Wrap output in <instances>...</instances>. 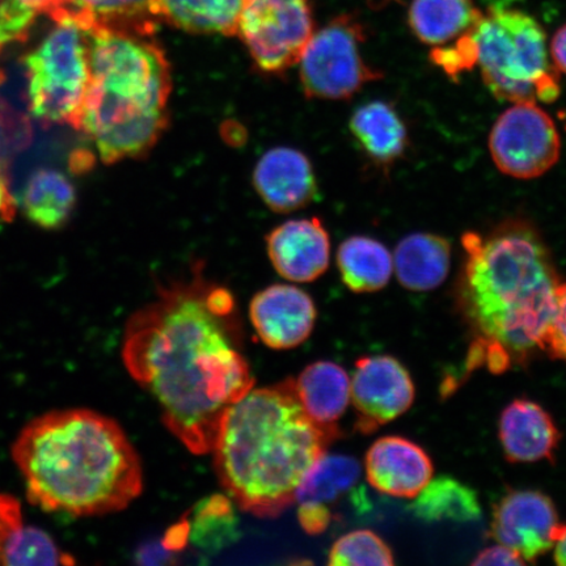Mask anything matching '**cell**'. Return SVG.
<instances>
[{
  "mask_svg": "<svg viewBox=\"0 0 566 566\" xmlns=\"http://www.w3.org/2000/svg\"><path fill=\"white\" fill-rule=\"evenodd\" d=\"M394 563L391 548L369 530L353 531L339 537L328 560L334 566H391Z\"/></svg>",
  "mask_w": 566,
  "mask_h": 566,
  "instance_id": "obj_30",
  "label": "cell"
},
{
  "mask_svg": "<svg viewBox=\"0 0 566 566\" xmlns=\"http://www.w3.org/2000/svg\"><path fill=\"white\" fill-rule=\"evenodd\" d=\"M84 31L91 77L80 130L105 165L144 158L168 126L172 75L167 55L154 35Z\"/></svg>",
  "mask_w": 566,
  "mask_h": 566,
  "instance_id": "obj_5",
  "label": "cell"
},
{
  "mask_svg": "<svg viewBox=\"0 0 566 566\" xmlns=\"http://www.w3.org/2000/svg\"><path fill=\"white\" fill-rule=\"evenodd\" d=\"M485 86L509 103H554L560 71L552 65L546 33L525 12L494 10L471 31Z\"/></svg>",
  "mask_w": 566,
  "mask_h": 566,
  "instance_id": "obj_6",
  "label": "cell"
},
{
  "mask_svg": "<svg viewBox=\"0 0 566 566\" xmlns=\"http://www.w3.org/2000/svg\"><path fill=\"white\" fill-rule=\"evenodd\" d=\"M412 511L428 522H470L478 520L481 514L476 493L451 478L430 480L416 495Z\"/></svg>",
  "mask_w": 566,
  "mask_h": 566,
  "instance_id": "obj_27",
  "label": "cell"
},
{
  "mask_svg": "<svg viewBox=\"0 0 566 566\" xmlns=\"http://www.w3.org/2000/svg\"><path fill=\"white\" fill-rule=\"evenodd\" d=\"M336 438L310 419L295 379L252 388L226 413L214 448L216 472L242 511L277 518Z\"/></svg>",
  "mask_w": 566,
  "mask_h": 566,
  "instance_id": "obj_4",
  "label": "cell"
},
{
  "mask_svg": "<svg viewBox=\"0 0 566 566\" xmlns=\"http://www.w3.org/2000/svg\"><path fill=\"white\" fill-rule=\"evenodd\" d=\"M23 526V511L18 499L0 493V555L7 541Z\"/></svg>",
  "mask_w": 566,
  "mask_h": 566,
  "instance_id": "obj_33",
  "label": "cell"
},
{
  "mask_svg": "<svg viewBox=\"0 0 566 566\" xmlns=\"http://www.w3.org/2000/svg\"><path fill=\"white\" fill-rule=\"evenodd\" d=\"M363 475L358 460L345 455H323L307 471L295 492L298 520L308 535L325 533L336 520L334 507L357 492Z\"/></svg>",
  "mask_w": 566,
  "mask_h": 566,
  "instance_id": "obj_14",
  "label": "cell"
},
{
  "mask_svg": "<svg viewBox=\"0 0 566 566\" xmlns=\"http://www.w3.org/2000/svg\"><path fill=\"white\" fill-rule=\"evenodd\" d=\"M526 564L515 551L502 546L490 547L479 554L472 565H523Z\"/></svg>",
  "mask_w": 566,
  "mask_h": 566,
  "instance_id": "obj_34",
  "label": "cell"
},
{
  "mask_svg": "<svg viewBox=\"0 0 566 566\" xmlns=\"http://www.w3.org/2000/svg\"><path fill=\"white\" fill-rule=\"evenodd\" d=\"M54 23L44 41L24 56L31 112L44 122L80 130L91 77L87 34L71 20Z\"/></svg>",
  "mask_w": 566,
  "mask_h": 566,
  "instance_id": "obj_7",
  "label": "cell"
},
{
  "mask_svg": "<svg viewBox=\"0 0 566 566\" xmlns=\"http://www.w3.org/2000/svg\"><path fill=\"white\" fill-rule=\"evenodd\" d=\"M483 17L472 0H413L408 20L417 39L438 48L472 31Z\"/></svg>",
  "mask_w": 566,
  "mask_h": 566,
  "instance_id": "obj_24",
  "label": "cell"
},
{
  "mask_svg": "<svg viewBox=\"0 0 566 566\" xmlns=\"http://www.w3.org/2000/svg\"><path fill=\"white\" fill-rule=\"evenodd\" d=\"M555 547V562L558 565L566 566V526L563 531L560 539L556 542Z\"/></svg>",
  "mask_w": 566,
  "mask_h": 566,
  "instance_id": "obj_37",
  "label": "cell"
},
{
  "mask_svg": "<svg viewBox=\"0 0 566 566\" xmlns=\"http://www.w3.org/2000/svg\"><path fill=\"white\" fill-rule=\"evenodd\" d=\"M0 564L67 565L74 564V558L61 551L45 531L23 525L4 544Z\"/></svg>",
  "mask_w": 566,
  "mask_h": 566,
  "instance_id": "obj_29",
  "label": "cell"
},
{
  "mask_svg": "<svg viewBox=\"0 0 566 566\" xmlns=\"http://www.w3.org/2000/svg\"><path fill=\"white\" fill-rule=\"evenodd\" d=\"M551 54L556 69L566 74V24L556 32L552 40Z\"/></svg>",
  "mask_w": 566,
  "mask_h": 566,
  "instance_id": "obj_36",
  "label": "cell"
},
{
  "mask_svg": "<svg viewBox=\"0 0 566 566\" xmlns=\"http://www.w3.org/2000/svg\"><path fill=\"white\" fill-rule=\"evenodd\" d=\"M415 400V386L406 367L388 356L357 360L350 379V401L358 416L357 428L371 433L407 412Z\"/></svg>",
  "mask_w": 566,
  "mask_h": 566,
  "instance_id": "obj_12",
  "label": "cell"
},
{
  "mask_svg": "<svg viewBox=\"0 0 566 566\" xmlns=\"http://www.w3.org/2000/svg\"><path fill=\"white\" fill-rule=\"evenodd\" d=\"M460 302L479 338L473 346L493 373L546 348L558 281L539 233L509 222L463 237Z\"/></svg>",
  "mask_w": 566,
  "mask_h": 566,
  "instance_id": "obj_3",
  "label": "cell"
},
{
  "mask_svg": "<svg viewBox=\"0 0 566 566\" xmlns=\"http://www.w3.org/2000/svg\"><path fill=\"white\" fill-rule=\"evenodd\" d=\"M6 76L2 70H0V86H2V83L4 82Z\"/></svg>",
  "mask_w": 566,
  "mask_h": 566,
  "instance_id": "obj_38",
  "label": "cell"
},
{
  "mask_svg": "<svg viewBox=\"0 0 566 566\" xmlns=\"http://www.w3.org/2000/svg\"><path fill=\"white\" fill-rule=\"evenodd\" d=\"M490 151L502 174L535 179L560 158L562 142L548 113L536 103H515L492 127Z\"/></svg>",
  "mask_w": 566,
  "mask_h": 566,
  "instance_id": "obj_10",
  "label": "cell"
},
{
  "mask_svg": "<svg viewBox=\"0 0 566 566\" xmlns=\"http://www.w3.org/2000/svg\"><path fill=\"white\" fill-rule=\"evenodd\" d=\"M295 388L310 419L337 438V422L350 402L348 373L337 364L321 360L300 374Z\"/></svg>",
  "mask_w": 566,
  "mask_h": 566,
  "instance_id": "obj_20",
  "label": "cell"
},
{
  "mask_svg": "<svg viewBox=\"0 0 566 566\" xmlns=\"http://www.w3.org/2000/svg\"><path fill=\"white\" fill-rule=\"evenodd\" d=\"M350 132L367 157L381 166L401 158L408 145L405 123L384 102L359 106L350 118Z\"/></svg>",
  "mask_w": 566,
  "mask_h": 566,
  "instance_id": "obj_23",
  "label": "cell"
},
{
  "mask_svg": "<svg viewBox=\"0 0 566 566\" xmlns=\"http://www.w3.org/2000/svg\"><path fill=\"white\" fill-rule=\"evenodd\" d=\"M238 315L230 290L198 264L189 279L159 285L126 323V370L196 455L212 451L226 413L254 386Z\"/></svg>",
  "mask_w": 566,
  "mask_h": 566,
  "instance_id": "obj_1",
  "label": "cell"
},
{
  "mask_svg": "<svg viewBox=\"0 0 566 566\" xmlns=\"http://www.w3.org/2000/svg\"><path fill=\"white\" fill-rule=\"evenodd\" d=\"M75 203L76 193L73 184L55 169H39L27 182L23 210L27 218L41 229H61L69 221Z\"/></svg>",
  "mask_w": 566,
  "mask_h": 566,
  "instance_id": "obj_26",
  "label": "cell"
},
{
  "mask_svg": "<svg viewBox=\"0 0 566 566\" xmlns=\"http://www.w3.org/2000/svg\"><path fill=\"white\" fill-rule=\"evenodd\" d=\"M433 476V463L419 444L385 437L366 454V478L374 490L394 497L415 499Z\"/></svg>",
  "mask_w": 566,
  "mask_h": 566,
  "instance_id": "obj_17",
  "label": "cell"
},
{
  "mask_svg": "<svg viewBox=\"0 0 566 566\" xmlns=\"http://www.w3.org/2000/svg\"><path fill=\"white\" fill-rule=\"evenodd\" d=\"M32 505L75 518L124 511L144 490L136 449L118 422L95 410H51L11 446Z\"/></svg>",
  "mask_w": 566,
  "mask_h": 566,
  "instance_id": "obj_2",
  "label": "cell"
},
{
  "mask_svg": "<svg viewBox=\"0 0 566 566\" xmlns=\"http://www.w3.org/2000/svg\"><path fill=\"white\" fill-rule=\"evenodd\" d=\"M364 28L350 17L332 20L314 32L300 59L304 94L323 101H345L381 74L360 55Z\"/></svg>",
  "mask_w": 566,
  "mask_h": 566,
  "instance_id": "obj_8",
  "label": "cell"
},
{
  "mask_svg": "<svg viewBox=\"0 0 566 566\" xmlns=\"http://www.w3.org/2000/svg\"><path fill=\"white\" fill-rule=\"evenodd\" d=\"M189 535L197 547L208 551H217L232 542L237 536V520L231 501L219 494L201 501L195 509Z\"/></svg>",
  "mask_w": 566,
  "mask_h": 566,
  "instance_id": "obj_28",
  "label": "cell"
},
{
  "mask_svg": "<svg viewBox=\"0 0 566 566\" xmlns=\"http://www.w3.org/2000/svg\"><path fill=\"white\" fill-rule=\"evenodd\" d=\"M552 357L566 363V283L557 287L554 315L548 328L546 348Z\"/></svg>",
  "mask_w": 566,
  "mask_h": 566,
  "instance_id": "obj_32",
  "label": "cell"
},
{
  "mask_svg": "<svg viewBox=\"0 0 566 566\" xmlns=\"http://www.w3.org/2000/svg\"><path fill=\"white\" fill-rule=\"evenodd\" d=\"M46 15L71 20L82 30L105 28L140 35H154L160 24L153 0H49Z\"/></svg>",
  "mask_w": 566,
  "mask_h": 566,
  "instance_id": "obj_19",
  "label": "cell"
},
{
  "mask_svg": "<svg viewBox=\"0 0 566 566\" xmlns=\"http://www.w3.org/2000/svg\"><path fill=\"white\" fill-rule=\"evenodd\" d=\"M272 264L290 282H313L327 271L331 239L321 219H294L279 226L266 237Z\"/></svg>",
  "mask_w": 566,
  "mask_h": 566,
  "instance_id": "obj_15",
  "label": "cell"
},
{
  "mask_svg": "<svg viewBox=\"0 0 566 566\" xmlns=\"http://www.w3.org/2000/svg\"><path fill=\"white\" fill-rule=\"evenodd\" d=\"M564 528L554 502L541 492L509 493L494 509V539L515 551L526 563L535 562L555 547Z\"/></svg>",
  "mask_w": 566,
  "mask_h": 566,
  "instance_id": "obj_11",
  "label": "cell"
},
{
  "mask_svg": "<svg viewBox=\"0 0 566 566\" xmlns=\"http://www.w3.org/2000/svg\"><path fill=\"white\" fill-rule=\"evenodd\" d=\"M314 32L308 0H244L237 34L261 73L279 75L300 62Z\"/></svg>",
  "mask_w": 566,
  "mask_h": 566,
  "instance_id": "obj_9",
  "label": "cell"
},
{
  "mask_svg": "<svg viewBox=\"0 0 566 566\" xmlns=\"http://www.w3.org/2000/svg\"><path fill=\"white\" fill-rule=\"evenodd\" d=\"M244 0H153L159 23L196 34H237Z\"/></svg>",
  "mask_w": 566,
  "mask_h": 566,
  "instance_id": "obj_22",
  "label": "cell"
},
{
  "mask_svg": "<svg viewBox=\"0 0 566 566\" xmlns=\"http://www.w3.org/2000/svg\"><path fill=\"white\" fill-rule=\"evenodd\" d=\"M17 202L11 195L9 179L4 168L0 165V221L10 222L15 217Z\"/></svg>",
  "mask_w": 566,
  "mask_h": 566,
  "instance_id": "obj_35",
  "label": "cell"
},
{
  "mask_svg": "<svg viewBox=\"0 0 566 566\" xmlns=\"http://www.w3.org/2000/svg\"><path fill=\"white\" fill-rule=\"evenodd\" d=\"M253 186L275 212L300 210L314 200L316 177L310 159L292 147L266 151L253 171Z\"/></svg>",
  "mask_w": 566,
  "mask_h": 566,
  "instance_id": "obj_16",
  "label": "cell"
},
{
  "mask_svg": "<svg viewBox=\"0 0 566 566\" xmlns=\"http://www.w3.org/2000/svg\"><path fill=\"white\" fill-rule=\"evenodd\" d=\"M500 440L511 462L533 463L554 460L560 433L546 410L534 401L520 399L501 415Z\"/></svg>",
  "mask_w": 566,
  "mask_h": 566,
  "instance_id": "obj_18",
  "label": "cell"
},
{
  "mask_svg": "<svg viewBox=\"0 0 566 566\" xmlns=\"http://www.w3.org/2000/svg\"><path fill=\"white\" fill-rule=\"evenodd\" d=\"M339 274L354 293L384 289L394 273V259L387 248L369 237H352L337 252Z\"/></svg>",
  "mask_w": 566,
  "mask_h": 566,
  "instance_id": "obj_25",
  "label": "cell"
},
{
  "mask_svg": "<svg viewBox=\"0 0 566 566\" xmlns=\"http://www.w3.org/2000/svg\"><path fill=\"white\" fill-rule=\"evenodd\" d=\"M316 306L311 296L293 285H272L253 296L251 323L261 342L275 350L296 348L313 334Z\"/></svg>",
  "mask_w": 566,
  "mask_h": 566,
  "instance_id": "obj_13",
  "label": "cell"
},
{
  "mask_svg": "<svg viewBox=\"0 0 566 566\" xmlns=\"http://www.w3.org/2000/svg\"><path fill=\"white\" fill-rule=\"evenodd\" d=\"M430 59L451 77L475 67L476 45L471 31L459 38L454 45L434 48Z\"/></svg>",
  "mask_w": 566,
  "mask_h": 566,
  "instance_id": "obj_31",
  "label": "cell"
},
{
  "mask_svg": "<svg viewBox=\"0 0 566 566\" xmlns=\"http://www.w3.org/2000/svg\"><path fill=\"white\" fill-rule=\"evenodd\" d=\"M394 271L402 286L429 292L444 282L451 264L448 240L434 233H412L402 239L394 253Z\"/></svg>",
  "mask_w": 566,
  "mask_h": 566,
  "instance_id": "obj_21",
  "label": "cell"
}]
</instances>
